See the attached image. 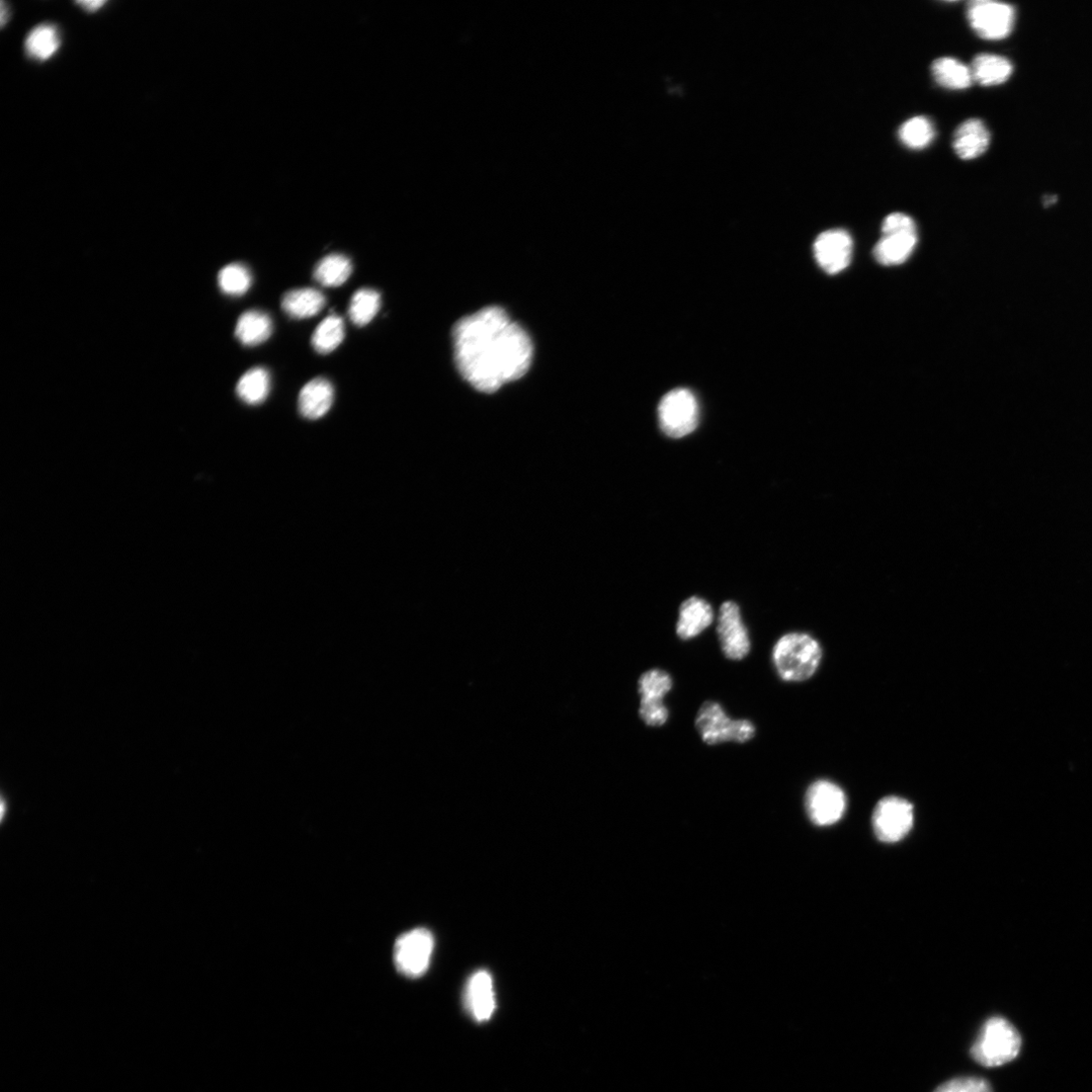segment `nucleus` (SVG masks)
Returning <instances> with one entry per match:
<instances>
[{"instance_id":"nucleus-26","label":"nucleus","mask_w":1092,"mask_h":1092,"mask_svg":"<svg viewBox=\"0 0 1092 1092\" xmlns=\"http://www.w3.org/2000/svg\"><path fill=\"white\" fill-rule=\"evenodd\" d=\"M901 143L909 149L921 150L928 147L936 137L933 122L927 117L917 116L905 121L898 130Z\"/></svg>"},{"instance_id":"nucleus-13","label":"nucleus","mask_w":1092,"mask_h":1092,"mask_svg":"<svg viewBox=\"0 0 1092 1092\" xmlns=\"http://www.w3.org/2000/svg\"><path fill=\"white\" fill-rule=\"evenodd\" d=\"M716 631L721 650L728 659L741 660L749 653L750 638L736 603L727 601L721 605Z\"/></svg>"},{"instance_id":"nucleus-7","label":"nucleus","mask_w":1092,"mask_h":1092,"mask_svg":"<svg viewBox=\"0 0 1092 1092\" xmlns=\"http://www.w3.org/2000/svg\"><path fill=\"white\" fill-rule=\"evenodd\" d=\"M435 950V937L427 929H415L402 935L394 948L397 970L409 978L425 975Z\"/></svg>"},{"instance_id":"nucleus-24","label":"nucleus","mask_w":1092,"mask_h":1092,"mask_svg":"<svg viewBox=\"0 0 1092 1092\" xmlns=\"http://www.w3.org/2000/svg\"><path fill=\"white\" fill-rule=\"evenodd\" d=\"M346 336L345 322L336 314L329 315L316 328L312 336V346L320 355H329L338 349Z\"/></svg>"},{"instance_id":"nucleus-16","label":"nucleus","mask_w":1092,"mask_h":1092,"mask_svg":"<svg viewBox=\"0 0 1092 1092\" xmlns=\"http://www.w3.org/2000/svg\"><path fill=\"white\" fill-rule=\"evenodd\" d=\"M990 134L982 121L970 119L962 123L953 138V148L963 160L981 156L988 148Z\"/></svg>"},{"instance_id":"nucleus-20","label":"nucleus","mask_w":1092,"mask_h":1092,"mask_svg":"<svg viewBox=\"0 0 1092 1092\" xmlns=\"http://www.w3.org/2000/svg\"><path fill=\"white\" fill-rule=\"evenodd\" d=\"M932 74L940 87L951 91L966 90L974 81L970 67L951 57L936 59L932 64Z\"/></svg>"},{"instance_id":"nucleus-8","label":"nucleus","mask_w":1092,"mask_h":1092,"mask_svg":"<svg viewBox=\"0 0 1092 1092\" xmlns=\"http://www.w3.org/2000/svg\"><path fill=\"white\" fill-rule=\"evenodd\" d=\"M1015 10L1011 5L975 0L968 4L967 18L973 31L985 40H1002L1009 36L1015 24Z\"/></svg>"},{"instance_id":"nucleus-19","label":"nucleus","mask_w":1092,"mask_h":1092,"mask_svg":"<svg viewBox=\"0 0 1092 1092\" xmlns=\"http://www.w3.org/2000/svg\"><path fill=\"white\" fill-rule=\"evenodd\" d=\"M970 69L973 80L983 87L998 86L1009 79L1013 73L1012 63L994 54H979L974 58Z\"/></svg>"},{"instance_id":"nucleus-2","label":"nucleus","mask_w":1092,"mask_h":1092,"mask_svg":"<svg viewBox=\"0 0 1092 1092\" xmlns=\"http://www.w3.org/2000/svg\"><path fill=\"white\" fill-rule=\"evenodd\" d=\"M821 658L819 642L803 632L784 634L777 640L772 651L777 674L785 682H803L810 679Z\"/></svg>"},{"instance_id":"nucleus-9","label":"nucleus","mask_w":1092,"mask_h":1092,"mask_svg":"<svg viewBox=\"0 0 1092 1092\" xmlns=\"http://www.w3.org/2000/svg\"><path fill=\"white\" fill-rule=\"evenodd\" d=\"M673 688V680L666 671L652 668L644 671L638 680L640 695L639 716L651 727H660L668 719V710L663 698Z\"/></svg>"},{"instance_id":"nucleus-4","label":"nucleus","mask_w":1092,"mask_h":1092,"mask_svg":"<svg viewBox=\"0 0 1092 1092\" xmlns=\"http://www.w3.org/2000/svg\"><path fill=\"white\" fill-rule=\"evenodd\" d=\"M882 236L874 247V258L884 267L904 264L917 244V230L912 218L903 213L888 215L882 224Z\"/></svg>"},{"instance_id":"nucleus-12","label":"nucleus","mask_w":1092,"mask_h":1092,"mask_svg":"<svg viewBox=\"0 0 1092 1092\" xmlns=\"http://www.w3.org/2000/svg\"><path fill=\"white\" fill-rule=\"evenodd\" d=\"M853 239L843 229L822 232L813 244V254L818 266L828 275L845 271L852 262Z\"/></svg>"},{"instance_id":"nucleus-23","label":"nucleus","mask_w":1092,"mask_h":1092,"mask_svg":"<svg viewBox=\"0 0 1092 1092\" xmlns=\"http://www.w3.org/2000/svg\"><path fill=\"white\" fill-rule=\"evenodd\" d=\"M271 390V376L264 368H255L245 373L236 388L238 397L248 405L264 403Z\"/></svg>"},{"instance_id":"nucleus-14","label":"nucleus","mask_w":1092,"mask_h":1092,"mask_svg":"<svg viewBox=\"0 0 1092 1092\" xmlns=\"http://www.w3.org/2000/svg\"><path fill=\"white\" fill-rule=\"evenodd\" d=\"M465 1005L470 1016L477 1022L489 1021L496 1010L493 978L486 970L474 973L465 990Z\"/></svg>"},{"instance_id":"nucleus-21","label":"nucleus","mask_w":1092,"mask_h":1092,"mask_svg":"<svg viewBox=\"0 0 1092 1092\" xmlns=\"http://www.w3.org/2000/svg\"><path fill=\"white\" fill-rule=\"evenodd\" d=\"M325 305V296L320 291L310 288L289 291L282 299L284 312L297 320L316 316Z\"/></svg>"},{"instance_id":"nucleus-27","label":"nucleus","mask_w":1092,"mask_h":1092,"mask_svg":"<svg viewBox=\"0 0 1092 1092\" xmlns=\"http://www.w3.org/2000/svg\"><path fill=\"white\" fill-rule=\"evenodd\" d=\"M381 294L376 290L365 288L357 291L349 310L352 322L358 327L369 325L381 309Z\"/></svg>"},{"instance_id":"nucleus-30","label":"nucleus","mask_w":1092,"mask_h":1092,"mask_svg":"<svg viewBox=\"0 0 1092 1092\" xmlns=\"http://www.w3.org/2000/svg\"><path fill=\"white\" fill-rule=\"evenodd\" d=\"M77 4L80 5L82 9L91 13L97 12L106 5L102 0H98V2H96V0H92V2H78Z\"/></svg>"},{"instance_id":"nucleus-17","label":"nucleus","mask_w":1092,"mask_h":1092,"mask_svg":"<svg viewBox=\"0 0 1092 1092\" xmlns=\"http://www.w3.org/2000/svg\"><path fill=\"white\" fill-rule=\"evenodd\" d=\"M334 400V388L325 378H316L309 382L299 396V410L309 420L322 418L331 409Z\"/></svg>"},{"instance_id":"nucleus-6","label":"nucleus","mask_w":1092,"mask_h":1092,"mask_svg":"<svg viewBox=\"0 0 1092 1092\" xmlns=\"http://www.w3.org/2000/svg\"><path fill=\"white\" fill-rule=\"evenodd\" d=\"M661 432L671 439H682L692 434L699 423V406L694 394L687 389H676L663 396L657 408Z\"/></svg>"},{"instance_id":"nucleus-10","label":"nucleus","mask_w":1092,"mask_h":1092,"mask_svg":"<svg viewBox=\"0 0 1092 1092\" xmlns=\"http://www.w3.org/2000/svg\"><path fill=\"white\" fill-rule=\"evenodd\" d=\"M912 804L897 796L881 799L873 813V828L876 836L884 843L901 841L913 825Z\"/></svg>"},{"instance_id":"nucleus-22","label":"nucleus","mask_w":1092,"mask_h":1092,"mask_svg":"<svg viewBox=\"0 0 1092 1092\" xmlns=\"http://www.w3.org/2000/svg\"><path fill=\"white\" fill-rule=\"evenodd\" d=\"M352 261L339 254H334L322 259L314 271V279L326 288L341 287L348 282L353 274Z\"/></svg>"},{"instance_id":"nucleus-25","label":"nucleus","mask_w":1092,"mask_h":1092,"mask_svg":"<svg viewBox=\"0 0 1092 1092\" xmlns=\"http://www.w3.org/2000/svg\"><path fill=\"white\" fill-rule=\"evenodd\" d=\"M60 36L55 26L44 24L36 27L26 39L27 54L38 61L53 57L60 47Z\"/></svg>"},{"instance_id":"nucleus-5","label":"nucleus","mask_w":1092,"mask_h":1092,"mask_svg":"<svg viewBox=\"0 0 1092 1092\" xmlns=\"http://www.w3.org/2000/svg\"><path fill=\"white\" fill-rule=\"evenodd\" d=\"M695 724L702 740L709 745L730 741L744 743L755 734V726L750 720L731 719L722 706L714 701L702 704Z\"/></svg>"},{"instance_id":"nucleus-18","label":"nucleus","mask_w":1092,"mask_h":1092,"mask_svg":"<svg viewBox=\"0 0 1092 1092\" xmlns=\"http://www.w3.org/2000/svg\"><path fill=\"white\" fill-rule=\"evenodd\" d=\"M273 330V321L267 313L250 310L240 316L235 335L243 346L257 347L270 340Z\"/></svg>"},{"instance_id":"nucleus-28","label":"nucleus","mask_w":1092,"mask_h":1092,"mask_svg":"<svg viewBox=\"0 0 1092 1092\" xmlns=\"http://www.w3.org/2000/svg\"><path fill=\"white\" fill-rule=\"evenodd\" d=\"M219 287L230 296H242L252 284L250 271L241 264H232L221 270L218 276Z\"/></svg>"},{"instance_id":"nucleus-15","label":"nucleus","mask_w":1092,"mask_h":1092,"mask_svg":"<svg viewBox=\"0 0 1092 1092\" xmlns=\"http://www.w3.org/2000/svg\"><path fill=\"white\" fill-rule=\"evenodd\" d=\"M712 622L713 610L710 604L699 597H691L680 607L676 632L682 640H690L700 635Z\"/></svg>"},{"instance_id":"nucleus-11","label":"nucleus","mask_w":1092,"mask_h":1092,"mask_svg":"<svg viewBox=\"0 0 1092 1092\" xmlns=\"http://www.w3.org/2000/svg\"><path fill=\"white\" fill-rule=\"evenodd\" d=\"M805 807L813 823L827 826L843 817L847 799L841 787L827 780H818L806 792Z\"/></svg>"},{"instance_id":"nucleus-3","label":"nucleus","mask_w":1092,"mask_h":1092,"mask_svg":"<svg viewBox=\"0 0 1092 1092\" xmlns=\"http://www.w3.org/2000/svg\"><path fill=\"white\" fill-rule=\"evenodd\" d=\"M1022 1037L1015 1026L1001 1017L985 1022L971 1048L972 1058L984 1067H998L1016 1059Z\"/></svg>"},{"instance_id":"nucleus-29","label":"nucleus","mask_w":1092,"mask_h":1092,"mask_svg":"<svg viewBox=\"0 0 1092 1092\" xmlns=\"http://www.w3.org/2000/svg\"><path fill=\"white\" fill-rule=\"evenodd\" d=\"M934 1092H993L989 1082L981 1077L967 1076L949 1080Z\"/></svg>"},{"instance_id":"nucleus-1","label":"nucleus","mask_w":1092,"mask_h":1092,"mask_svg":"<svg viewBox=\"0 0 1092 1092\" xmlns=\"http://www.w3.org/2000/svg\"><path fill=\"white\" fill-rule=\"evenodd\" d=\"M453 338L459 372L483 393L519 381L533 364L531 336L500 307H487L461 319Z\"/></svg>"}]
</instances>
